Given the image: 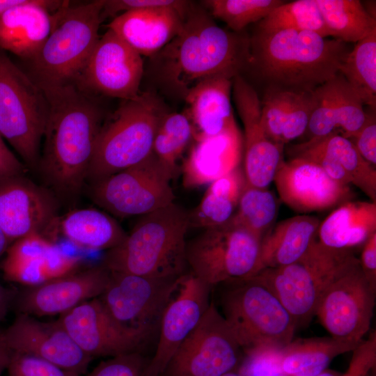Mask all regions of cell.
<instances>
[{"label":"cell","mask_w":376,"mask_h":376,"mask_svg":"<svg viewBox=\"0 0 376 376\" xmlns=\"http://www.w3.org/2000/svg\"><path fill=\"white\" fill-rule=\"evenodd\" d=\"M49 230L58 231L75 244L92 250H109L127 233L113 217L95 208H81L57 217Z\"/></svg>","instance_id":"4dcf8cb0"},{"label":"cell","mask_w":376,"mask_h":376,"mask_svg":"<svg viewBox=\"0 0 376 376\" xmlns=\"http://www.w3.org/2000/svg\"><path fill=\"white\" fill-rule=\"evenodd\" d=\"M143 62L113 31L100 36L75 84L88 93L132 100L141 94Z\"/></svg>","instance_id":"9a60e30c"},{"label":"cell","mask_w":376,"mask_h":376,"mask_svg":"<svg viewBox=\"0 0 376 376\" xmlns=\"http://www.w3.org/2000/svg\"><path fill=\"white\" fill-rule=\"evenodd\" d=\"M194 140L182 166L185 187L210 184L239 167L241 142L237 127L217 136Z\"/></svg>","instance_id":"484cf974"},{"label":"cell","mask_w":376,"mask_h":376,"mask_svg":"<svg viewBox=\"0 0 376 376\" xmlns=\"http://www.w3.org/2000/svg\"><path fill=\"white\" fill-rule=\"evenodd\" d=\"M358 261L350 249H331L315 238L297 260L263 269L251 277L276 295L297 324L315 315L327 287Z\"/></svg>","instance_id":"52a82bcc"},{"label":"cell","mask_w":376,"mask_h":376,"mask_svg":"<svg viewBox=\"0 0 376 376\" xmlns=\"http://www.w3.org/2000/svg\"><path fill=\"white\" fill-rule=\"evenodd\" d=\"M109 272L108 285L99 297L107 311L125 327L155 334L180 276Z\"/></svg>","instance_id":"5bb4252c"},{"label":"cell","mask_w":376,"mask_h":376,"mask_svg":"<svg viewBox=\"0 0 376 376\" xmlns=\"http://www.w3.org/2000/svg\"><path fill=\"white\" fill-rule=\"evenodd\" d=\"M331 37L354 42L376 32V19L358 0H315Z\"/></svg>","instance_id":"836d02e7"},{"label":"cell","mask_w":376,"mask_h":376,"mask_svg":"<svg viewBox=\"0 0 376 376\" xmlns=\"http://www.w3.org/2000/svg\"><path fill=\"white\" fill-rule=\"evenodd\" d=\"M282 349L258 348L244 352L236 370L241 376H288L281 367Z\"/></svg>","instance_id":"b9f144b4"},{"label":"cell","mask_w":376,"mask_h":376,"mask_svg":"<svg viewBox=\"0 0 376 376\" xmlns=\"http://www.w3.org/2000/svg\"><path fill=\"white\" fill-rule=\"evenodd\" d=\"M211 287L191 272L180 276L162 313L159 338L145 376H161L175 352L208 308Z\"/></svg>","instance_id":"e0dca14e"},{"label":"cell","mask_w":376,"mask_h":376,"mask_svg":"<svg viewBox=\"0 0 376 376\" xmlns=\"http://www.w3.org/2000/svg\"><path fill=\"white\" fill-rule=\"evenodd\" d=\"M187 12L173 8L127 11L115 17L107 28L140 55L151 57L178 34Z\"/></svg>","instance_id":"d4e9b609"},{"label":"cell","mask_w":376,"mask_h":376,"mask_svg":"<svg viewBox=\"0 0 376 376\" xmlns=\"http://www.w3.org/2000/svg\"><path fill=\"white\" fill-rule=\"evenodd\" d=\"M151 58L155 80L184 100L204 79H233L248 70L250 38L244 31L220 27L210 13L192 3L178 34Z\"/></svg>","instance_id":"6da1fadb"},{"label":"cell","mask_w":376,"mask_h":376,"mask_svg":"<svg viewBox=\"0 0 376 376\" xmlns=\"http://www.w3.org/2000/svg\"><path fill=\"white\" fill-rule=\"evenodd\" d=\"M260 242L230 219L187 242V264L210 286L246 279L258 272Z\"/></svg>","instance_id":"30bf717a"},{"label":"cell","mask_w":376,"mask_h":376,"mask_svg":"<svg viewBox=\"0 0 376 376\" xmlns=\"http://www.w3.org/2000/svg\"><path fill=\"white\" fill-rule=\"evenodd\" d=\"M68 1L25 0L0 16V48L31 60L48 38L53 13Z\"/></svg>","instance_id":"cb8c5ba5"},{"label":"cell","mask_w":376,"mask_h":376,"mask_svg":"<svg viewBox=\"0 0 376 376\" xmlns=\"http://www.w3.org/2000/svg\"><path fill=\"white\" fill-rule=\"evenodd\" d=\"M320 224L316 217L299 215L271 228L260 242L258 272L297 260L316 238Z\"/></svg>","instance_id":"f1b7e54d"},{"label":"cell","mask_w":376,"mask_h":376,"mask_svg":"<svg viewBox=\"0 0 376 376\" xmlns=\"http://www.w3.org/2000/svg\"><path fill=\"white\" fill-rule=\"evenodd\" d=\"M334 107L338 130L350 138L363 125L366 111L361 100L339 72L333 78Z\"/></svg>","instance_id":"60d3db41"},{"label":"cell","mask_w":376,"mask_h":376,"mask_svg":"<svg viewBox=\"0 0 376 376\" xmlns=\"http://www.w3.org/2000/svg\"><path fill=\"white\" fill-rule=\"evenodd\" d=\"M11 244L8 238L0 226V260L5 255L9 246Z\"/></svg>","instance_id":"db71d44e"},{"label":"cell","mask_w":376,"mask_h":376,"mask_svg":"<svg viewBox=\"0 0 376 376\" xmlns=\"http://www.w3.org/2000/svg\"><path fill=\"white\" fill-rule=\"evenodd\" d=\"M243 354L233 331L212 301L161 376H221L236 370Z\"/></svg>","instance_id":"7c38bea8"},{"label":"cell","mask_w":376,"mask_h":376,"mask_svg":"<svg viewBox=\"0 0 376 376\" xmlns=\"http://www.w3.org/2000/svg\"><path fill=\"white\" fill-rule=\"evenodd\" d=\"M192 139L193 127L185 113H167L162 118L154 139L152 153L173 177Z\"/></svg>","instance_id":"8d00e7d4"},{"label":"cell","mask_w":376,"mask_h":376,"mask_svg":"<svg viewBox=\"0 0 376 376\" xmlns=\"http://www.w3.org/2000/svg\"><path fill=\"white\" fill-rule=\"evenodd\" d=\"M25 0H0V16L9 8L24 2Z\"/></svg>","instance_id":"11a10c76"},{"label":"cell","mask_w":376,"mask_h":376,"mask_svg":"<svg viewBox=\"0 0 376 376\" xmlns=\"http://www.w3.org/2000/svg\"><path fill=\"white\" fill-rule=\"evenodd\" d=\"M80 262L79 258L65 254L52 240L35 233L13 242L1 267L8 281L31 287L77 270Z\"/></svg>","instance_id":"603a6c76"},{"label":"cell","mask_w":376,"mask_h":376,"mask_svg":"<svg viewBox=\"0 0 376 376\" xmlns=\"http://www.w3.org/2000/svg\"><path fill=\"white\" fill-rule=\"evenodd\" d=\"M1 333L12 352L39 357L80 375L86 372L93 359L77 345L58 320L43 322L29 315L17 313L12 324Z\"/></svg>","instance_id":"d6986e66"},{"label":"cell","mask_w":376,"mask_h":376,"mask_svg":"<svg viewBox=\"0 0 376 376\" xmlns=\"http://www.w3.org/2000/svg\"><path fill=\"white\" fill-rule=\"evenodd\" d=\"M340 373H338L336 370L326 369L324 371L316 376H339Z\"/></svg>","instance_id":"9f6ffc18"},{"label":"cell","mask_w":376,"mask_h":376,"mask_svg":"<svg viewBox=\"0 0 376 376\" xmlns=\"http://www.w3.org/2000/svg\"><path fill=\"white\" fill-rule=\"evenodd\" d=\"M6 370L8 376H81L39 357L12 351Z\"/></svg>","instance_id":"7bdbcfd3"},{"label":"cell","mask_w":376,"mask_h":376,"mask_svg":"<svg viewBox=\"0 0 376 376\" xmlns=\"http://www.w3.org/2000/svg\"><path fill=\"white\" fill-rule=\"evenodd\" d=\"M226 283L229 286L221 295V314L243 353L282 349L293 340L296 322L267 287L253 277Z\"/></svg>","instance_id":"ba28073f"},{"label":"cell","mask_w":376,"mask_h":376,"mask_svg":"<svg viewBox=\"0 0 376 376\" xmlns=\"http://www.w3.org/2000/svg\"><path fill=\"white\" fill-rule=\"evenodd\" d=\"M58 320L83 352L93 359L141 352L154 334L121 324L99 297L83 302L60 315Z\"/></svg>","instance_id":"2e32d148"},{"label":"cell","mask_w":376,"mask_h":376,"mask_svg":"<svg viewBox=\"0 0 376 376\" xmlns=\"http://www.w3.org/2000/svg\"><path fill=\"white\" fill-rule=\"evenodd\" d=\"M359 260L366 279L376 289V233L363 244L361 258Z\"/></svg>","instance_id":"681fc988"},{"label":"cell","mask_w":376,"mask_h":376,"mask_svg":"<svg viewBox=\"0 0 376 376\" xmlns=\"http://www.w3.org/2000/svg\"><path fill=\"white\" fill-rule=\"evenodd\" d=\"M211 15L224 22L234 32H242L250 24L259 22L284 3L281 0H208L203 1Z\"/></svg>","instance_id":"ab89813d"},{"label":"cell","mask_w":376,"mask_h":376,"mask_svg":"<svg viewBox=\"0 0 376 376\" xmlns=\"http://www.w3.org/2000/svg\"><path fill=\"white\" fill-rule=\"evenodd\" d=\"M256 28L266 31H307L331 37L315 0L284 2L258 22Z\"/></svg>","instance_id":"74e56055"},{"label":"cell","mask_w":376,"mask_h":376,"mask_svg":"<svg viewBox=\"0 0 376 376\" xmlns=\"http://www.w3.org/2000/svg\"><path fill=\"white\" fill-rule=\"evenodd\" d=\"M308 140L313 141L335 158L348 175L351 184L376 203V170L359 153L350 139L337 131L324 137Z\"/></svg>","instance_id":"d590c367"},{"label":"cell","mask_w":376,"mask_h":376,"mask_svg":"<svg viewBox=\"0 0 376 376\" xmlns=\"http://www.w3.org/2000/svg\"><path fill=\"white\" fill-rule=\"evenodd\" d=\"M364 105L376 107V32L355 43L339 72Z\"/></svg>","instance_id":"e575fe53"},{"label":"cell","mask_w":376,"mask_h":376,"mask_svg":"<svg viewBox=\"0 0 376 376\" xmlns=\"http://www.w3.org/2000/svg\"><path fill=\"white\" fill-rule=\"evenodd\" d=\"M49 104L41 88L0 52V134L38 169Z\"/></svg>","instance_id":"9c48e42d"},{"label":"cell","mask_w":376,"mask_h":376,"mask_svg":"<svg viewBox=\"0 0 376 376\" xmlns=\"http://www.w3.org/2000/svg\"><path fill=\"white\" fill-rule=\"evenodd\" d=\"M110 272L102 265L76 270L42 284L26 287L14 301L18 313L59 316L105 290Z\"/></svg>","instance_id":"ffe728a7"},{"label":"cell","mask_w":376,"mask_h":376,"mask_svg":"<svg viewBox=\"0 0 376 376\" xmlns=\"http://www.w3.org/2000/svg\"><path fill=\"white\" fill-rule=\"evenodd\" d=\"M273 181L282 201L301 213L338 206L353 196L350 186L338 183L313 162L298 157L283 160Z\"/></svg>","instance_id":"44dd1931"},{"label":"cell","mask_w":376,"mask_h":376,"mask_svg":"<svg viewBox=\"0 0 376 376\" xmlns=\"http://www.w3.org/2000/svg\"><path fill=\"white\" fill-rule=\"evenodd\" d=\"M17 292L0 283V323L6 317L11 306L13 305Z\"/></svg>","instance_id":"816d5d0a"},{"label":"cell","mask_w":376,"mask_h":376,"mask_svg":"<svg viewBox=\"0 0 376 376\" xmlns=\"http://www.w3.org/2000/svg\"><path fill=\"white\" fill-rule=\"evenodd\" d=\"M221 376H241V375L237 372V370H231L221 375Z\"/></svg>","instance_id":"6f0895ef"},{"label":"cell","mask_w":376,"mask_h":376,"mask_svg":"<svg viewBox=\"0 0 376 376\" xmlns=\"http://www.w3.org/2000/svg\"><path fill=\"white\" fill-rule=\"evenodd\" d=\"M149 360L141 352L111 357L85 376H145Z\"/></svg>","instance_id":"ee69618b"},{"label":"cell","mask_w":376,"mask_h":376,"mask_svg":"<svg viewBox=\"0 0 376 376\" xmlns=\"http://www.w3.org/2000/svg\"><path fill=\"white\" fill-rule=\"evenodd\" d=\"M357 345L331 336L292 340L281 350V367L288 376H316L335 357L352 351Z\"/></svg>","instance_id":"d6a6232c"},{"label":"cell","mask_w":376,"mask_h":376,"mask_svg":"<svg viewBox=\"0 0 376 376\" xmlns=\"http://www.w3.org/2000/svg\"><path fill=\"white\" fill-rule=\"evenodd\" d=\"M233 79L214 77L196 84L186 95L185 113L194 139L219 135L236 128L230 102Z\"/></svg>","instance_id":"4316f807"},{"label":"cell","mask_w":376,"mask_h":376,"mask_svg":"<svg viewBox=\"0 0 376 376\" xmlns=\"http://www.w3.org/2000/svg\"><path fill=\"white\" fill-rule=\"evenodd\" d=\"M172 178L152 152L138 164L94 182L91 198L115 216H143L174 202Z\"/></svg>","instance_id":"8fae6325"},{"label":"cell","mask_w":376,"mask_h":376,"mask_svg":"<svg viewBox=\"0 0 376 376\" xmlns=\"http://www.w3.org/2000/svg\"><path fill=\"white\" fill-rule=\"evenodd\" d=\"M348 368L339 376H368L376 368V331L372 330L352 351Z\"/></svg>","instance_id":"7dc6e473"},{"label":"cell","mask_w":376,"mask_h":376,"mask_svg":"<svg viewBox=\"0 0 376 376\" xmlns=\"http://www.w3.org/2000/svg\"><path fill=\"white\" fill-rule=\"evenodd\" d=\"M188 214L174 202L141 217L118 246L107 251L102 265L111 272L179 277L187 264Z\"/></svg>","instance_id":"277c9868"},{"label":"cell","mask_w":376,"mask_h":376,"mask_svg":"<svg viewBox=\"0 0 376 376\" xmlns=\"http://www.w3.org/2000/svg\"><path fill=\"white\" fill-rule=\"evenodd\" d=\"M365 122L350 139L359 153L370 164L376 165L375 109L368 107Z\"/></svg>","instance_id":"c3c4849f"},{"label":"cell","mask_w":376,"mask_h":376,"mask_svg":"<svg viewBox=\"0 0 376 376\" xmlns=\"http://www.w3.org/2000/svg\"><path fill=\"white\" fill-rule=\"evenodd\" d=\"M235 104L244 128L246 184L267 189L283 160L284 146L266 134L262 125V104L255 88L242 75L233 79Z\"/></svg>","instance_id":"ac0fdd59"},{"label":"cell","mask_w":376,"mask_h":376,"mask_svg":"<svg viewBox=\"0 0 376 376\" xmlns=\"http://www.w3.org/2000/svg\"><path fill=\"white\" fill-rule=\"evenodd\" d=\"M192 3L182 0H103L102 18L114 16L119 13L153 8H173L186 13Z\"/></svg>","instance_id":"bcb514c9"},{"label":"cell","mask_w":376,"mask_h":376,"mask_svg":"<svg viewBox=\"0 0 376 376\" xmlns=\"http://www.w3.org/2000/svg\"><path fill=\"white\" fill-rule=\"evenodd\" d=\"M277 211V201L272 192L246 184L231 220L262 240L273 225Z\"/></svg>","instance_id":"f35d334b"},{"label":"cell","mask_w":376,"mask_h":376,"mask_svg":"<svg viewBox=\"0 0 376 376\" xmlns=\"http://www.w3.org/2000/svg\"><path fill=\"white\" fill-rule=\"evenodd\" d=\"M314 91L265 89L262 125L269 139L284 146L306 132L315 104Z\"/></svg>","instance_id":"83f0119b"},{"label":"cell","mask_w":376,"mask_h":376,"mask_svg":"<svg viewBox=\"0 0 376 376\" xmlns=\"http://www.w3.org/2000/svg\"><path fill=\"white\" fill-rule=\"evenodd\" d=\"M376 233V203L346 201L320 223L317 236L324 246L350 249Z\"/></svg>","instance_id":"f546056e"},{"label":"cell","mask_w":376,"mask_h":376,"mask_svg":"<svg viewBox=\"0 0 376 376\" xmlns=\"http://www.w3.org/2000/svg\"><path fill=\"white\" fill-rule=\"evenodd\" d=\"M103 0L70 6L53 13L52 31L31 61V78L41 88L74 84L100 36Z\"/></svg>","instance_id":"8992f818"},{"label":"cell","mask_w":376,"mask_h":376,"mask_svg":"<svg viewBox=\"0 0 376 376\" xmlns=\"http://www.w3.org/2000/svg\"><path fill=\"white\" fill-rule=\"evenodd\" d=\"M57 212L52 194L23 175L0 181V226L11 244L35 233L45 236Z\"/></svg>","instance_id":"7402d4cb"},{"label":"cell","mask_w":376,"mask_h":376,"mask_svg":"<svg viewBox=\"0 0 376 376\" xmlns=\"http://www.w3.org/2000/svg\"><path fill=\"white\" fill-rule=\"evenodd\" d=\"M245 185L240 167L211 182L199 204L188 214L189 226L205 230L230 221Z\"/></svg>","instance_id":"1f68e13d"},{"label":"cell","mask_w":376,"mask_h":376,"mask_svg":"<svg viewBox=\"0 0 376 376\" xmlns=\"http://www.w3.org/2000/svg\"><path fill=\"white\" fill-rule=\"evenodd\" d=\"M249 38L248 70L265 89L313 91L338 73L351 50L340 40L307 31L256 28Z\"/></svg>","instance_id":"3957f363"},{"label":"cell","mask_w":376,"mask_h":376,"mask_svg":"<svg viewBox=\"0 0 376 376\" xmlns=\"http://www.w3.org/2000/svg\"><path fill=\"white\" fill-rule=\"evenodd\" d=\"M375 369L373 370L368 376H375Z\"/></svg>","instance_id":"680465c9"},{"label":"cell","mask_w":376,"mask_h":376,"mask_svg":"<svg viewBox=\"0 0 376 376\" xmlns=\"http://www.w3.org/2000/svg\"><path fill=\"white\" fill-rule=\"evenodd\" d=\"M292 150L293 157L313 162L338 183L347 186L351 184L348 175L340 164L313 141L307 140L295 146Z\"/></svg>","instance_id":"f6af8a7d"},{"label":"cell","mask_w":376,"mask_h":376,"mask_svg":"<svg viewBox=\"0 0 376 376\" xmlns=\"http://www.w3.org/2000/svg\"><path fill=\"white\" fill-rule=\"evenodd\" d=\"M375 292L359 260L327 287L315 315L331 337L359 344L370 329Z\"/></svg>","instance_id":"4fadbf2b"},{"label":"cell","mask_w":376,"mask_h":376,"mask_svg":"<svg viewBox=\"0 0 376 376\" xmlns=\"http://www.w3.org/2000/svg\"><path fill=\"white\" fill-rule=\"evenodd\" d=\"M167 113L164 102L150 92L123 100L101 126L87 179L94 182L146 159Z\"/></svg>","instance_id":"5b68a950"},{"label":"cell","mask_w":376,"mask_h":376,"mask_svg":"<svg viewBox=\"0 0 376 376\" xmlns=\"http://www.w3.org/2000/svg\"><path fill=\"white\" fill-rule=\"evenodd\" d=\"M41 89L49 111L38 169L58 195L75 196L87 180L103 123L102 111L91 95L75 84Z\"/></svg>","instance_id":"7a4b0ae2"},{"label":"cell","mask_w":376,"mask_h":376,"mask_svg":"<svg viewBox=\"0 0 376 376\" xmlns=\"http://www.w3.org/2000/svg\"><path fill=\"white\" fill-rule=\"evenodd\" d=\"M24 170V163L8 148L0 134V181L22 175Z\"/></svg>","instance_id":"f907efd6"},{"label":"cell","mask_w":376,"mask_h":376,"mask_svg":"<svg viewBox=\"0 0 376 376\" xmlns=\"http://www.w3.org/2000/svg\"><path fill=\"white\" fill-rule=\"evenodd\" d=\"M11 350L8 347L0 331V375L6 370Z\"/></svg>","instance_id":"f5cc1de1"}]
</instances>
